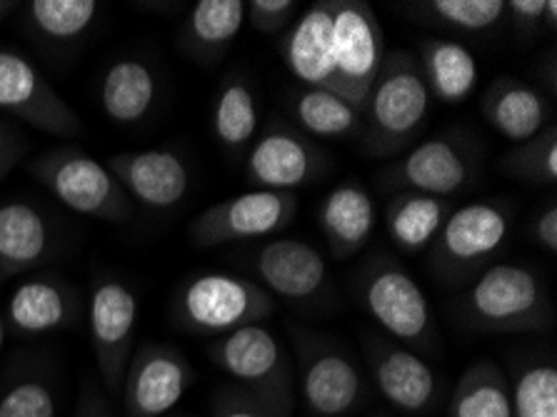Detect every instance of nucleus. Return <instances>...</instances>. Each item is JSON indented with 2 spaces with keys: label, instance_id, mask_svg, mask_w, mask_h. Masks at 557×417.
<instances>
[{
  "label": "nucleus",
  "instance_id": "obj_1",
  "mask_svg": "<svg viewBox=\"0 0 557 417\" xmlns=\"http://www.w3.org/2000/svg\"><path fill=\"white\" fill-rule=\"evenodd\" d=\"M462 318L480 333H540L553 328L545 280L528 266L495 262L472 280L460 303Z\"/></svg>",
  "mask_w": 557,
  "mask_h": 417
},
{
  "label": "nucleus",
  "instance_id": "obj_2",
  "mask_svg": "<svg viewBox=\"0 0 557 417\" xmlns=\"http://www.w3.org/2000/svg\"><path fill=\"white\" fill-rule=\"evenodd\" d=\"M430 93L416 56L385 53L362 108V143L370 156H395L410 146L428 121Z\"/></svg>",
  "mask_w": 557,
  "mask_h": 417
},
{
  "label": "nucleus",
  "instance_id": "obj_3",
  "mask_svg": "<svg viewBox=\"0 0 557 417\" xmlns=\"http://www.w3.org/2000/svg\"><path fill=\"white\" fill-rule=\"evenodd\" d=\"M356 293L377 328L410 351L435 353L437 328L423 287L391 255L377 253L356 278Z\"/></svg>",
  "mask_w": 557,
  "mask_h": 417
},
{
  "label": "nucleus",
  "instance_id": "obj_4",
  "mask_svg": "<svg viewBox=\"0 0 557 417\" xmlns=\"http://www.w3.org/2000/svg\"><path fill=\"white\" fill-rule=\"evenodd\" d=\"M273 312L275 297L256 280L233 272H200L181 285L173 301V320L193 335L221 338Z\"/></svg>",
  "mask_w": 557,
  "mask_h": 417
},
{
  "label": "nucleus",
  "instance_id": "obj_5",
  "mask_svg": "<svg viewBox=\"0 0 557 417\" xmlns=\"http://www.w3.org/2000/svg\"><path fill=\"white\" fill-rule=\"evenodd\" d=\"M298 357V390L310 417H350L368 397V382L356 357L337 340L290 326Z\"/></svg>",
  "mask_w": 557,
  "mask_h": 417
},
{
  "label": "nucleus",
  "instance_id": "obj_6",
  "mask_svg": "<svg viewBox=\"0 0 557 417\" xmlns=\"http://www.w3.org/2000/svg\"><path fill=\"white\" fill-rule=\"evenodd\" d=\"M510 225L512 212L500 200H480L455 208L430 245L433 272L450 285L475 280L505 248Z\"/></svg>",
  "mask_w": 557,
  "mask_h": 417
},
{
  "label": "nucleus",
  "instance_id": "obj_7",
  "mask_svg": "<svg viewBox=\"0 0 557 417\" xmlns=\"http://www.w3.org/2000/svg\"><path fill=\"white\" fill-rule=\"evenodd\" d=\"M30 175L67 210L108 223L133 218V200L111 170L83 148L65 146L30 163Z\"/></svg>",
  "mask_w": 557,
  "mask_h": 417
},
{
  "label": "nucleus",
  "instance_id": "obj_8",
  "mask_svg": "<svg viewBox=\"0 0 557 417\" xmlns=\"http://www.w3.org/2000/svg\"><path fill=\"white\" fill-rule=\"evenodd\" d=\"M218 370L270 403L290 407L295 403V370L285 345L263 322L238 328L215 338L208 347Z\"/></svg>",
  "mask_w": 557,
  "mask_h": 417
},
{
  "label": "nucleus",
  "instance_id": "obj_9",
  "mask_svg": "<svg viewBox=\"0 0 557 417\" xmlns=\"http://www.w3.org/2000/svg\"><path fill=\"white\" fill-rule=\"evenodd\" d=\"M478 173L475 143L462 133H445L420 143L380 175L385 188L447 198L466 191Z\"/></svg>",
  "mask_w": 557,
  "mask_h": 417
},
{
  "label": "nucleus",
  "instance_id": "obj_10",
  "mask_svg": "<svg viewBox=\"0 0 557 417\" xmlns=\"http://www.w3.org/2000/svg\"><path fill=\"white\" fill-rule=\"evenodd\" d=\"M135 320H138V301L131 287L115 278L96 280L88 305L90 345L103 388L113 397L121 395L125 370L135 351Z\"/></svg>",
  "mask_w": 557,
  "mask_h": 417
},
{
  "label": "nucleus",
  "instance_id": "obj_11",
  "mask_svg": "<svg viewBox=\"0 0 557 417\" xmlns=\"http://www.w3.org/2000/svg\"><path fill=\"white\" fill-rule=\"evenodd\" d=\"M298 208L293 193L250 191L215 203L193 220L190 237L198 248H218L273 235L288 228Z\"/></svg>",
  "mask_w": 557,
  "mask_h": 417
},
{
  "label": "nucleus",
  "instance_id": "obj_12",
  "mask_svg": "<svg viewBox=\"0 0 557 417\" xmlns=\"http://www.w3.org/2000/svg\"><path fill=\"white\" fill-rule=\"evenodd\" d=\"M193 365L178 347L143 343L135 347L123 380V407L128 417H168L193 385Z\"/></svg>",
  "mask_w": 557,
  "mask_h": 417
},
{
  "label": "nucleus",
  "instance_id": "obj_13",
  "mask_svg": "<svg viewBox=\"0 0 557 417\" xmlns=\"http://www.w3.org/2000/svg\"><path fill=\"white\" fill-rule=\"evenodd\" d=\"M333 56L337 73L348 85L352 106L360 113L368 103V93L385 61V36L373 8L362 0H331Z\"/></svg>",
  "mask_w": 557,
  "mask_h": 417
},
{
  "label": "nucleus",
  "instance_id": "obj_14",
  "mask_svg": "<svg viewBox=\"0 0 557 417\" xmlns=\"http://www.w3.org/2000/svg\"><path fill=\"white\" fill-rule=\"evenodd\" d=\"M0 110L58 138L81 133V118L58 96L44 73L15 50L0 48Z\"/></svg>",
  "mask_w": 557,
  "mask_h": 417
},
{
  "label": "nucleus",
  "instance_id": "obj_15",
  "mask_svg": "<svg viewBox=\"0 0 557 417\" xmlns=\"http://www.w3.org/2000/svg\"><path fill=\"white\" fill-rule=\"evenodd\" d=\"M366 355L377 393L395 410L408 415H428L435 410L443 385L423 355L375 333L366 338Z\"/></svg>",
  "mask_w": 557,
  "mask_h": 417
},
{
  "label": "nucleus",
  "instance_id": "obj_16",
  "mask_svg": "<svg viewBox=\"0 0 557 417\" xmlns=\"http://www.w3.org/2000/svg\"><path fill=\"white\" fill-rule=\"evenodd\" d=\"M250 266L260 285L290 305H318L333 295L323 253L302 241H273L252 250Z\"/></svg>",
  "mask_w": 557,
  "mask_h": 417
},
{
  "label": "nucleus",
  "instance_id": "obj_17",
  "mask_svg": "<svg viewBox=\"0 0 557 417\" xmlns=\"http://www.w3.org/2000/svg\"><path fill=\"white\" fill-rule=\"evenodd\" d=\"M246 168L258 191L293 193L323 170V152L302 133L275 123L248 150Z\"/></svg>",
  "mask_w": 557,
  "mask_h": 417
},
{
  "label": "nucleus",
  "instance_id": "obj_18",
  "mask_svg": "<svg viewBox=\"0 0 557 417\" xmlns=\"http://www.w3.org/2000/svg\"><path fill=\"white\" fill-rule=\"evenodd\" d=\"M283 58L290 73L306 88L327 90L348 100L352 106L348 85L337 73L333 56V21L331 0H320L302 13V19L293 25L283 42Z\"/></svg>",
  "mask_w": 557,
  "mask_h": 417
},
{
  "label": "nucleus",
  "instance_id": "obj_19",
  "mask_svg": "<svg viewBox=\"0 0 557 417\" xmlns=\"http://www.w3.org/2000/svg\"><path fill=\"white\" fill-rule=\"evenodd\" d=\"M106 168L123 185L131 200L148 208H173L185 198L190 185L188 165L171 150L121 152Z\"/></svg>",
  "mask_w": 557,
  "mask_h": 417
},
{
  "label": "nucleus",
  "instance_id": "obj_20",
  "mask_svg": "<svg viewBox=\"0 0 557 417\" xmlns=\"http://www.w3.org/2000/svg\"><path fill=\"white\" fill-rule=\"evenodd\" d=\"M375 203L360 183L335 185L320 203L318 220L335 260H348L366 248L375 228Z\"/></svg>",
  "mask_w": 557,
  "mask_h": 417
},
{
  "label": "nucleus",
  "instance_id": "obj_21",
  "mask_svg": "<svg viewBox=\"0 0 557 417\" xmlns=\"http://www.w3.org/2000/svg\"><path fill=\"white\" fill-rule=\"evenodd\" d=\"M50 253V225L44 212L23 200L0 206V280L33 270Z\"/></svg>",
  "mask_w": 557,
  "mask_h": 417
},
{
  "label": "nucleus",
  "instance_id": "obj_22",
  "mask_svg": "<svg viewBox=\"0 0 557 417\" xmlns=\"http://www.w3.org/2000/svg\"><path fill=\"white\" fill-rule=\"evenodd\" d=\"M483 113L497 133L510 143H525L550 125V106L528 83L497 78L483 98Z\"/></svg>",
  "mask_w": 557,
  "mask_h": 417
},
{
  "label": "nucleus",
  "instance_id": "obj_23",
  "mask_svg": "<svg viewBox=\"0 0 557 417\" xmlns=\"http://www.w3.org/2000/svg\"><path fill=\"white\" fill-rule=\"evenodd\" d=\"M246 23L243 0H200L181 30V50L198 63L221 58Z\"/></svg>",
  "mask_w": 557,
  "mask_h": 417
},
{
  "label": "nucleus",
  "instance_id": "obj_24",
  "mask_svg": "<svg viewBox=\"0 0 557 417\" xmlns=\"http://www.w3.org/2000/svg\"><path fill=\"white\" fill-rule=\"evenodd\" d=\"M418 65L430 96L447 106L468 100L478 85V63L462 42L445 38L420 40Z\"/></svg>",
  "mask_w": 557,
  "mask_h": 417
},
{
  "label": "nucleus",
  "instance_id": "obj_25",
  "mask_svg": "<svg viewBox=\"0 0 557 417\" xmlns=\"http://www.w3.org/2000/svg\"><path fill=\"white\" fill-rule=\"evenodd\" d=\"M71 291L55 278L25 280L8 301V320L23 335L53 333L71 320Z\"/></svg>",
  "mask_w": 557,
  "mask_h": 417
},
{
  "label": "nucleus",
  "instance_id": "obj_26",
  "mask_svg": "<svg viewBox=\"0 0 557 417\" xmlns=\"http://www.w3.org/2000/svg\"><path fill=\"white\" fill-rule=\"evenodd\" d=\"M158 98V78L148 63L123 58L108 68L100 83V108L117 125H135L150 113Z\"/></svg>",
  "mask_w": 557,
  "mask_h": 417
},
{
  "label": "nucleus",
  "instance_id": "obj_27",
  "mask_svg": "<svg viewBox=\"0 0 557 417\" xmlns=\"http://www.w3.org/2000/svg\"><path fill=\"white\" fill-rule=\"evenodd\" d=\"M453 206L447 198L420 193H398L385 208V225L391 241L405 253L428 250L445 225Z\"/></svg>",
  "mask_w": 557,
  "mask_h": 417
},
{
  "label": "nucleus",
  "instance_id": "obj_28",
  "mask_svg": "<svg viewBox=\"0 0 557 417\" xmlns=\"http://www.w3.org/2000/svg\"><path fill=\"white\" fill-rule=\"evenodd\" d=\"M447 417H512L510 382L493 360H478L455 385Z\"/></svg>",
  "mask_w": 557,
  "mask_h": 417
},
{
  "label": "nucleus",
  "instance_id": "obj_29",
  "mask_svg": "<svg viewBox=\"0 0 557 417\" xmlns=\"http://www.w3.org/2000/svg\"><path fill=\"white\" fill-rule=\"evenodd\" d=\"M260 125L258 100L243 75H231L218 93L213 106V133L223 148L246 152Z\"/></svg>",
  "mask_w": 557,
  "mask_h": 417
},
{
  "label": "nucleus",
  "instance_id": "obj_30",
  "mask_svg": "<svg viewBox=\"0 0 557 417\" xmlns=\"http://www.w3.org/2000/svg\"><path fill=\"white\" fill-rule=\"evenodd\" d=\"M293 115L302 131L318 138H356L362 133L360 110L327 90L302 88L293 100Z\"/></svg>",
  "mask_w": 557,
  "mask_h": 417
},
{
  "label": "nucleus",
  "instance_id": "obj_31",
  "mask_svg": "<svg viewBox=\"0 0 557 417\" xmlns=\"http://www.w3.org/2000/svg\"><path fill=\"white\" fill-rule=\"evenodd\" d=\"M25 21L38 38L48 42H73L98 19L96 0H33L23 5Z\"/></svg>",
  "mask_w": 557,
  "mask_h": 417
},
{
  "label": "nucleus",
  "instance_id": "obj_32",
  "mask_svg": "<svg viewBox=\"0 0 557 417\" xmlns=\"http://www.w3.org/2000/svg\"><path fill=\"white\" fill-rule=\"evenodd\" d=\"M412 8L441 28L462 33L491 30L508 13L505 0H428Z\"/></svg>",
  "mask_w": 557,
  "mask_h": 417
},
{
  "label": "nucleus",
  "instance_id": "obj_33",
  "mask_svg": "<svg viewBox=\"0 0 557 417\" xmlns=\"http://www.w3.org/2000/svg\"><path fill=\"white\" fill-rule=\"evenodd\" d=\"M503 170L515 181L553 188L557 183V127L547 125L535 138L518 143L503 158Z\"/></svg>",
  "mask_w": 557,
  "mask_h": 417
},
{
  "label": "nucleus",
  "instance_id": "obj_34",
  "mask_svg": "<svg viewBox=\"0 0 557 417\" xmlns=\"http://www.w3.org/2000/svg\"><path fill=\"white\" fill-rule=\"evenodd\" d=\"M512 417H557L555 365H533L510 385Z\"/></svg>",
  "mask_w": 557,
  "mask_h": 417
},
{
  "label": "nucleus",
  "instance_id": "obj_35",
  "mask_svg": "<svg viewBox=\"0 0 557 417\" xmlns=\"http://www.w3.org/2000/svg\"><path fill=\"white\" fill-rule=\"evenodd\" d=\"M55 395L44 380H18L0 397V417H55Z\"/></svg>",
  "mask_w": 557,
  "mask_h": 417
},
{
  "label": "nucleus",
  "instance_id": "obj_36",
  "mask_svg": "<svg viewBox=\"0 0 557 417\" xmlns=\"http://www.w3.org/2000/svg\"><path fill=\"white\" fill-rule=\"evenodd\" d=\"M213 417H293V410L233 385L215 393Z\"/></svg>",
  "mask_w": 557,
  "mask_h": 417
},
{
  "label": "nucleus",
  "instance_id": "obj_37",
  "mask_svg": "<svg viewBox=\"0 0 557 417\" xmlns=\"http://www.w3.org/2000/svg\"><path fill=\"white\" fill-rule=\"evenodd\" d=\"M295 8H298L295 0H250L246 3V19L258 33L273 36L288 25Z\"/></svg>",
  "mask_w": 557,
  "mask_h": 417
},
{
  "label": "nucleus",
  "instance_id": "obj_38",
  "mask_svg": "<svg viewBox=\"0 0 557 417\" xmlns=\"http://www.w3.org/2000/svg\"><path fill=\"white\" fill-rule=\"evenodd\" d=\"M545 5L547 0H510L508 13L518 36L533 38L545 28Z\"/></svg>",
  "mask_w": 557,
  "mask_h": 417
},
{
  "label": "nucleus",
  "instance_id": "obj_39",
  "mask_svg": "<svg viewBox=\"0 0 557 417\" xmlns=\"http://www.w3.org/2000/svg\"><path fill=\"white\" fill-rule=\"evenodd\" d=\"M533 235H535V243L540 245V248H545L550 255L557 253V208H555V203H550V206H547L535 218Z\"/></svg>",
  "mask_w": 557,
  "mask_h": 417
},
{
  "label": "nucleus",
  "instance_id": "obj_40",
  "mask_svg": "<svg viewBox=\"0 0 557 417\" xmlns=\"http://www.w3.org/2000/svg\"><path fill=\"white\" fill-rule=\"evenodd\" d=\"M75 417H115V415H113L111 407H108L106 400L98 395L96 385H88L86 395L81 397L78 413H75Z\"/></svg>",
  "mask_w": 557,
  "mask_h": 417
},
{
  "label": "nucleus",
  "instance_id": "obj_41",
  "mask_svg": "<svg viewBox=\"0 0 557 417\" xmlns=\"http://www.w3.org/2000/svg\"><path fill=\"white\" fill-rule=\"evenodd\" d=\"M13 158H15V138L13 133L0 123V175H3L8 165L13 163Z\"/></svg>",
  "mask_w": 557,
  "mask_h": 417
},
{
  "label": "nucleus",
  "instance_id": "obj_42",
  "mask_svg": "<svg viewBox=\"0 0 557 417\" xmlns=\"http://www.w3.org/2000/svg\"><path fill=\"white\" fill-rule=\"evenodd\" d=\"M557 28V3L555 0H547L545 5V30H555Z\"/></svg>",
  "mask_w": 557,
  "mask_h": 417
},
{
  "label": "nucleus",
  "instance_id": "obj_43",
  "mask_svg": "<svg viewBox=\"0 0 557 417\" xmlns=\"http://www.w3.org/2000/svg\"><path fill=\"white\" fill-rule=\"evenodd\" d=\"M15 5H18V3H8V0H0V21H3V19H5V15H8V13H11Z\"/></svg>",
  "mask_w": 557,
  "mask_h": 417
},
{
  "label": "nucleus",
  "instance_id": "obj_44",
  "mask_svg": "<svg viewBox=\"0 0 557 417\" xmlns=\"http://www.w3.org/2000/svg\"><path fill=\"white\" fill-rule=\"evenodd\" d=\"M3 340H5V322H3V315H0V347H3Z\"/></svg>",
  "mask_w": 557,
  "mask_h": 417
},
{
  "label": "nucleus",
  "instance_id": "obj_45",
  "mask_svg": "<svg viewBox=\"0 0 557 417\" xmlns=\"http://www.w3.org/2000/svg\"><path fill=\"white\" fill-rule=\"evenodd\" d=\"M173 417H185V415H173Z\"/></svg>",
  "mask_w": 557,
  "mask_h": 417
}]
</instances>
